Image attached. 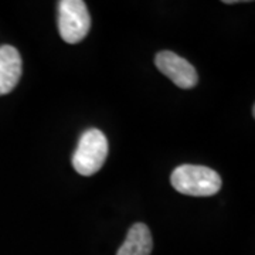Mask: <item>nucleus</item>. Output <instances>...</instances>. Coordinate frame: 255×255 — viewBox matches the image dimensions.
<instances>
[{"label": "nucleus", "mask_w": 255, "mask_h": 255, "mask_svg": "<svg viewBox=\"0 0 255 255\" xmlns=\"http://www.w3.org/2000/svg\"><path fill=\"white\" fill-rule=\"evenodd\" d=\"M170 183L182 194L193 197H209L221 189V177L207 166L182 164L170 176Z\"/></svg>", "instance_id": "1"}, {"label": "nucleus", "mask_w": 255, "mask_h": 255, "mask_svg": "<svg viewBox=\"0 0 255 255\" xmlns=\"http://www.w3.org/2000/svg\"><path fill=\"white\" fill-rule=\"evenodd\" d=\"M108 156V139L100 129L85 130L78 140L73 156V166L81 176H92L100 172Z\"/></svg>", "instance_id": "2"}, {"label": "nucleus", "mask_w": 255, "mask_h": 255, "mask_svg": "<svg viewBox=\"0 0 255 255\" xmlns=\"http://www.w3.org/2000/svg\"><path fill=\"white\" fill-rule=\"evenodd\" d=\"M91 28V16L82 0L58 1V31L68 44L82 41Z\"/></svg>", "instance_id": "3"}, {"label": "nucleus", "mask_w": 255, "mask_h": 255, "mask_svg": "<svg viewBox=\"0 0 255 255\" xmlns=\"http://www.w3.org/2000/svg\"><path fill=\"white\" fill-rule=\"evenodd\" d=\"M156 68L182 90L194 88L199 81L196 68L173 51H160L155 57Z\"/></svg>", "instance_id": "4"}, {"label": "nucleus", "mask_w": 255, "mask_h": 255, "mask_svg": "<svg viewBox=\"0 0 255 255\" xmlns=\"http://www.w3.org/2000/svg\"><path fill=\"white\" fill-rule=\"evenodd\" d=\"M21 57L17 48L4 44L0 46V97L11 92L21 77Z\"/></svg>", "instance_id": "5"}, {"label": "nucleus", "mask_w": 255, "mask_h": 255, "mask_svg": "<svg viewBox=\"0 0 255 255\" xmlns=\"http://www.w3.org/2000/svg\"><path fill=\"white\" fill-rule=\"evenodd\" d=\"M153 240L150 230L143 223L133 224L128 231V236L117 255H150Z\"/></svg>", "instance_id": "6"}]
</instances>
